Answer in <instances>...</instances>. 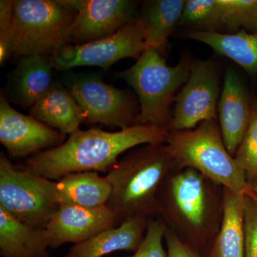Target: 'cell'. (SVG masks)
<instances>
[{"label":"cell","instance_id":"cell-1","mask_svg":"<svg viewBox=\"0 0 257 257\" xmlns=\"http://www.w3.org/2000/svg\"><path fill=\"white\" fill-rule=\"evenodd\" d=\"M168 131L151 124L106 132L99 128L69 135L60 146L25 161L23 169L50 180L75 172H109L124 152L144 145H165Z\"/></svg>","mask_w":257,"mask_h":257},{"label":"cell","instance_id":"cell-2","mask_svg":"<svg viewBox=\"0 0 257 257\" xmlns=\"http://www.w3.org/2000/svg\"><path fill=\"white\" fill-rule=\"evenodd\" d=\"M159 217L202 256L220 229L223 187L194 169H173L159 189Z\"/></svg>","mask_w":257,"mask_h":257},{"label":"cell","instance_id":"cell-3","mask_svg":"<svg viewBox=\"0 0 257 257\" xmlns=\"http://www.w3.org/2000/svg\"><path fill=\"white\" fill-rule=\"evenodd\" d=\"M175 167L165 145H141L116 162L106 175L111 187L106 207L119 224L128 218L158 216L159 189Z\"/></svg>","mask_w":257,"mask_h":257},{"label":"cell","instance_id":"cell-4","mask_svg":"<svg viewBox=\"0 0 257 257\" xmlns=\"http://www.w3.org/2000/svg\"><path fill=\"white\" fill-rule=\"evenodd\" d=\"M165 146L176 168L194 169L236 194L251 190L244 172L225 146L216 119L203 121L192 130L168 132Z\"/></svg>","mask_w":257,"mask_h":257},{"label":"cell","instance_id":"cell-5","mask_svg":"<svg viewBox=\"0 0 257 257\" xmlns=\"http://www.w3.org/2000/svg\"><path fill=\"white\" fill-rule=\"evenodd\" d=\"M190 70L187 60L171 67L158 50L147 47L136 63L116 74L138 94L140 109L137 124L154 125L168 131L172 118L171 105L179 88L189 79Z\"/></svg>","mask_w":257,"mask_h":257},{"label":"cell","instance_id":"cell-6","mask_svg":"<svg viewBox=\"0 0 257 257\" xmlns=\"http://www.w3.org/2000/svg\"><path fill=\"white\" fill-rule=\"evenodd\" d=\"M76 12L60 0L15 1L12 52L16 57H52L71 44Z\"/></svg>","mask_w":257,"mask_h":257},{"label":"cell","instance_id":"cell-7","mask_svg":"<svg viewBox=\"0 0 257 257\" xmlns=\"http://www.w3.org/2000/svg\"><path fill=\"white\" fill-rule=\"evenodd\" d=\"M0 207L32 227L45 229L60 205L55 181L15 166L0 154Z\"/></svg>","mask_w":257,"mask_h":257},{"label":"cell","instance_id":"cell-8","mask_svg":"<svg viewBox=\"0 0 257 257\" xmlns=\"http://www.w3.org/2000/svg\"><path fill=\"white\" fill-rule=\"evenodd\" d=\"M141 19H135L110 36L87 43L69 44L51 57L54 68L67 70L74 67H99L107 70L125 58L138 60L147 49Z\"/></svg>","mask_w":257,"mask_h":257},{"label":"cell","instance_id":"cell-9","mask_svg":"<svg viewBox=\"0 0 257 257\" xmlns=\"http://www.w3.org/2000/svg\"><path fill=\"white\" fill-rule=\"evenodd\" d=\"M69 90L84 115V123L126 130L136 125V103L126 91L106 84L100 76L82 74L72 77Z\"/></svg>","mask_w":257,"mask_h":257},{"label":"cell","instance_id":"cell-10","mask_svg":"<svg viewBox=\"0 0 257 257\" xmlns=\"http://www.w3.org/2000/svg\"><path fill=\"white\" fill-rule=\"evenodd\" d=\"M219 78L210 62L191 67L189 79L176 98L168 132L197 127L203 121L216 119Z\"/></svg>","mask_w":257,"mask_h":257},{"label":"cell","instance_id":"cell-11","mask_svg":"<svg viewBox=\"0 0 257 257\" xmlns=\"http://www.w3.org/2000/svg\"><path fill=\"white\" fill-rule=\"evenodd\" d=\"M76 12L71 44L79 45L110 36L135 20L136 3L128 0H60Z\"/></svg>","mask_w":257,"mask_h":257},{"label":"cell","instance_id":"cell-12","mask_svg":"<svg viewBox=\"0 0 257 257\" xmlns=\"http://www.w3.org/2000/svg\"><path fill=\"white\" fill-rule=\"evenodd\" d=\"M66 135L32 116L22 114L0 96V143L12 157H27L65 142Z\"/></svg>","mask_w":257,"mask_h":257},{"label":"cell","instance_id":"cell-13","mask_svg":"<svg viewBox=\"0 0 257 257\" xmlns=\"http://www.w3.org/2000/svg\"><path fill=\"white\" fill-rule=\"evenodd\" d=\"M118 225L117 217L106 206L87 208L62 204L51 217L45 229L49 246L57 248L66 243H82Z\"/></svg>","mask_w":257,"mask_h":257},{"label":"cell","instance_id":"cell-14","mask_svg":"<svg viewBox=\"0 0 257 257\" xmlns=\"http://www.w3.org/2000/svg\"><path fill=\"white\" fill-rule=\"evenodd\" d=\"M218 113L225 146L234 157L247 130L251 113L245 89L233 70H228L225 74Z\"/></svg>","mask_w":257,"mask_h":257},{"label":"cell","instance_id":"cell-15","mask_svg":"<svg viewBox=\"0 0 257 257\" xmlns=\"http://www.w3.org/2000/svg\"><path fill=\"white\" fill-rule=\"evenodd\" d=\"M149 219L128 218L118 226L74 244L64 257H103L116 251L135 252L145 238Z\"/></svg>","mask_w":257,"mask_h":257},{"label":"cell","instance_id":"cell-16","mask_svg":"<svg viewBox=\"0 0 257 257\" xmlns=\"http://www.w3.org/2000/svg\"><path fill=\"white\" fill-rule=\"evenodd\" d=\"M30 115L62 135H71L80 130L84 115L68 89L53 82L50 89L30 109Z\"/></svg>","mask_w":257,"mask_h":257},{"label":"cell","instance_id":"cell-17","mask_svg":"<svg viewBox=\"0 0 257 257\" xmlns=\"http://www.w3.org/2000/svg\"><path fill=\"white\" fill-rule=\"evenodd\" d=\"M243 199L244 194L223 187L220 229L202 257H245Z\"/></svg>","mask_w":257,"mask_h":257},{"label":"cell","instance_id":"cell-18","mask_svg":"<svg viewBox=\"0 0 257 257\" xmlns=\"http://www.w3.org/2000/svg\"><path fill=\"white\" fill-rule=\"evenodd\" d=\"M45 229L22 222L0 207V256L50 257Z\"/></svg>","mask_w":257,"mask_h":257},{"label":"cell","instance_id":"cell-19","mask_svg":"<svg viewBox=\"0 0 257 257\" xmlns=\"http://www.w3.org/2000/svg\"><path fill=\"white\" fill-rule=\"evenodd\" d=\"M111 187L106 176L97 172H75L55 181L56 200L59 205L104 207L110 197Z\"/></svg>","mask_w":257,"mask_h":257},{"label":"cell","instance_id":"cell-20","mask_svg":"<svg viewBox=\"0 0 257 257\" xmlns=\"http://www.w3.org/2000/svg\"><path fill=\"white\" fill-rule=\"evenodd\" d=\"M53 68L50 57H21L12 76V92L17 102L23 107L32 108L53 84Z\"/></svg>","mask_w":257,"mask_h":257},{"label":"cell","instance_id":"cell-21","mask_svg":"<svg viewBox=\"0 0 257 257\" xmlns=\"http://www.w3.org/2000/svg\"><path fill=\"white\" fill-rule=\"evenodd\" d=\"M187 37L206 44L219 55L231 59L250 74L257 72V32L235 34L191 30Z\"/></svg>","mask_w":257,"mask_h":257},{"label":"cell","instance_id":"cell-22","mask_svg":"<svg viewBox=\"0 0 257 257\" xmlns=\"http://www.w3.org/2000/svg\"><path fill=\"white\" fill-rule=\"evenodd\" d=\"M185 2L158 0L147 3L140 18L145 28L147 47H153L165 55L169 37L180 22Z\"/></svg>","mask_w":257,"mask_h":257},{"label":"cell","instance_id":"cell-23","mask_svg":"<svg viewBox=\"0 0 257 257\" xmlns=\"http://www.w3.org/2000/svg\"><path fill=\"white\" fill-rule=\"evenodd\" d=\"M179 24L214 31L223 26L217 0H188L185 2Z\"/></svg>","mask_w":257,"mask_h":257},{"label":"cell","instance_id":"cell-24","mask_svg":"<svg viewBox=\"0 0 257 257\" xmlns=\"http://www.w3.org/2000/svg\"><path fill=\"white\" fill-rule=\"evenodd\" d=\"M223 26L231 30L241 27L257 32V0H217Z\"/></svg>","mask_w":257,"mask_h":257},{"label":"cell","instance_id":"cell-25","mask_svg":"<svg viewBox=\"0 0 257 257\" xmlns=\"http://www.w3.org/2000/svg\"><path fill=\"white\" fill-rule=\"evenodd\" d=\"M251 185L257 178V111H253L249 124L234 156Z\"/></svg>","mask_w":257,"mask_h":257},{"label":"cell","instance_id":"cell-26","mask_svg":"<svg viewBox=\"0 0 257 257\" xmlns=\"http://www.w3.org/2000/svg\"><path fill=\"white\" fill-rule=\"evenodd\" d=\"M167 224L159 216L149 219L143 242L133 256L126 257H168L163 246Z\"/></svg>","mask_w":257,"mask_h":257},{"label":"cell","instance_id":"cell-27","mask_svg":"<svg viewBox=\"0 0 257 257\" xmlns=\"http://www.w3.org/2000/svg\"><path fill=\"white\" fill-rule=\"evenodd\" d=\"M243 220L245 257H257V198L252 189L244 194Z\"/></svg>","mask_w":257,"mask_h":257},{"label":"cell","instance_id":"cell-28","mask_svg":"<svg viewBox=\"0 0 257 257\" xmlns=\"http://www.w3.org/2000/svg\"><path fill=\"white\" fill-rule=\"evenodd\" d=\"M15 1L1 0L0 1V64L5 63L12 52L13 25H14Z\"/></svg>","mask_w":257,"mask_h":257},{"label":"cell","instance_id":"cell-29","mask_svg":"<svg viewBox=\"0 0 257 257\" xmlns=\"http://www.w3.org/2000/svg\"><path fill=\"white\" fill-rule=\"evenodd\" d=\"M165 239L168 257H202L194 248L189 246L172 230H166Z\"/></svg>","mask_w":257,"mask_h":257},{"label":"cell","instance_id":"cell-30","mask_svg":"<svg viewBox=\"0 0 257 257\" xmlns=\"http://www.w3.org/2000/svg\"><path fill=\"white\" fill-rule=\"evenodd\" d=\"M251 189H252V192L253 194L256 196L257 198V178L256 180L254 181V182L251 185Z\"/></svg>","mask_w":257,"mask_h":257},{"label":"cell","instance_id":"cell-31","mask_svg":"<svg viewBox=\"0 0 257 257\" xmlns=\"http://www.w3.org/2000/svg\"><path fill=\"white\" fill-rule=\"evenodd\" d=\"M253 111H257V103H256V106H254V109H253Z\"/></svg>","mask_w":257,"mask_h":257}]
</instances>
